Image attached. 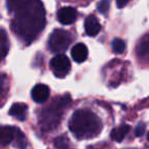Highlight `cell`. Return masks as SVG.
Returning a JSON list of instances; mask_svg holds the SVG:
<instances>
[{
	"mask_svg": "<svg viewBox=\"0 0 149 149\" xmlns=\"http://www.w3.org/2000/svg\"><path fill=\"white\" fill-rule=\"evenodd\" d=\"M30 0H6V6L8 11L10 13H15V10L23 6L25 3H27Z\"/></svg>",
	"mask_w": 149,
	"mask_h": 149,
	"instance_id": "9a60e30c",
	"label": "cell"
},
{
	"mask_svg": "<svg viewBox=\"0 0 149 149\" xmlns=\"http://www.w3.org/2000/svg\"><path fill=\"white\" fill-rule=\"evenodd\" d=\"M15 141V146L19 149H25L27 147V141L24 136V134L21 132L19 129L15 128V134H13V140Z\"/></svg>",
	"mask_w": 149,
	"mask_h": 149,
	"instance_id": "5bb4252c",
	"label": "cell"
},
{
	"mask_svg": "<svg viewBox=\"0 0 149 149\" xmlns=\"http://www.w3.org/2000/svg\"><path fill=\"white\" fill-rule=\"evenodd\" d=\"M7 84V77L6 74H0V95L4 92L5 88H6Z\"/></svg>",
	"mask_w": 149,
	"mask_h": 149,
	"instance_id": "ffe728a7",
	"label": "cell"
},
{
	"mask_svg": "<svg viewBox=\"0 0 149 149\" xmlns=\"http://www.w3.org/2000/svg\"><path fill=\"white\" fill-rule=\"evenodd\" d=\"M50 90L48 86L44 84H38L32 89V99L37 103L45 102L49 98Z\"/></svg>",
	"mask_w": 149,
	"mask_h": 149,
	"instance_id": "52a82bcc",
	"label": "cell"
},
{
	"mask_svg": "<svg viewBox=\"0 0 149 149\" xmlns=\"http://www.w3.org/2000/svg\"><path fill=\"white\" fill-rule=\"evenodd\" d=\"M50 66L53 74L57 78H63L70 70V62L68 58L63 54H58L54 56L50 61Z\"/></svg>",
	"mask_w": 149,
	"mask_h": 149,
	"instance_id": "5b68a950",
	"label": "cell"
},
{
	"mask_svg": "<svg viewBox=\"0 0 149 149\" xmlns=\"http://www.w3.org/2000/svg\"><path fill=\"white\" fill-rule=\"evenodd\" d=\"M72 35L64 30H54L48 39V48L52 52H63L72 43Z\"/></svg>",
	"mask_w": 149,
	"mask_h": 149,
	"instance_id": "277c9868",
	"label": "cell"
},
{
	"mask_svg": "<svg viewBox=\"0 0 149 149\" xmlns=\"http://www.w3.org/2000/svg\"><path fill=\"white\" fill-rule=\"evenodd\" d=\"M28 106L24 103H15L9 109V114L19 120H25L27 118Z\"/></svg>",
	"mask_w": 149,
	"mask_h": 149,
	"instance_id": "30bf717a",
	"label": "cell"
},
{
	"mask_svg": "<svg viewBox=\"0 0 149 149\" xmlns=\"http://www.w3.org/2000/svg\"><path fill=\"white\" fill-rule=\"evenodd\" d=\"M145 133V125L143 123L137 125L136 129H135V136L136 137H141L143 136Z\"/></svg>",
	"mask_w": 149,
	"mask_h": 149,
	"instance_id": "44dd1931",
	"label": "cell"
},
{
	"mask_svg": "<svg viewBox=\"0 0 149 149\" xmlns=\"http://www.w3.org/2000/svg\"><path fill=\"white\" fill-rule=\"evenodd\" d=\"M68 128L78 139H91L100 134L102 123L91 110L78 109L72 113L68 123Z\"/></svg>",
	"mask_w": 149,
	"mask_h": 149,
	"instance_id": "7a4b0ae2",
	"label": "cell"
},
{
	"mask_svg": "<svg viewBox=\"0 0 149 149\" xmlns=\"http://www.w3.org/2000/svg\"><path fill=\"white\" fill-rule=\"evenodd\" d=\"M131 0H116V5H118V8H123L125 7Z\"/></svg>",
	"mask_w": 149,
	"mask_h": 149,
	"instance_id": "7402d4cb",
	"label": "cell"
},
{
	"mask_svg": "<svg viewBox=\"0 0 149 149\" xmlns=\"http://www.w3.org/2000/svg\"><path fill=\"white\" fill-rule=\"evenodd\" d=\"M15 128L13 127H0V145H6L13 142Z\"/></svg>",
	"mask_w": 149,
	"mask_h": 149,
	"instance_id": "8fae6325",
	"label": "cell"
},
{
	"mask_svg": "<svg viewBox=\"0 0 149 149\" xmlns=\"http://www.w3.org/2000/svg\"><path fill=\"white\" fill-rule=\"evenodd\" d=\"M78 17L77 10L74 7H62L57 13V19L62 25H72L76 22Z\"/></svg>",
	"mask_w": 149,
	"mask_h": 149,
	"instance_id": "8992f818",
	"label": "cell"
},
{
	"mask_svg": "<svg viewBox=\"0 0 149 149\" xmlns=\"http://www.w3.org/2000/svg\"><path fill=\"white\" fill-rule=\"evenodd\" d=\"M15 13L11 29L22 41L30 44L45 27L46 17L43 3L40 0H30Z\"/></svg>",
	"mask_w": 149,
	"mask_h": 149,
	"instance_id": "6da1fadb",
	"label": "cell"
},
{
	"mask_svg": "<svg viewBox=\"0 0 149 149\" xmlns=\"http://www.w3.org/2000/svg\"><path fill=\"white\" fill-rule=\"evenodd\" d=\"M0 50L2 51L3 55H6L8 50V40H7L6 32L4 30H0Z\"/></svg>",
	"mask_w": 149,
	"mask_h": 149,
	"instance_id": "2e32d148",
	"label": "cell"
},
{
	"mask_svg": "<svg viewBox=\"0 0 149 149\" xmlns=\"http://www.w3.org/2000/svg\"><path fill=\"white\" fill-rule=\"evenodd\" d=\"M109 5H110V2L109 0H101L99 3H98V11L102 15H106L109 10Z\"/></svg>",
	"mask_w": 149,
	"mask_h": 149,
	"instance_id": "d6986e66",
	"label": "cell"
},
{
	"mask_svg": "<svg viewBox=\"0 0 149 149\" xmlns=\"http://www.w3.org/2000/svg\"><path fill=\"white\" fill-rule=\"evenodd\" d=\"M84 27H85L86 34L88 36H91V37L96 36L100 32V30H101V26H100L99 22H98V19L94 15L87 17V19H85Z\"/></svg>",
	"mask_w": 149,
	"mask_h": 149,
	"instance_id": "ba28073f",
	"label": "cell"
},
{
	"mask_svg": "<svg viewBox=\"0 0 149 149\" xmlns=\"http://www.w3.org/2000/svg\"><path fill=\"white\" fill-rule=\"evenodd\" d=\"M3 56H4V55H3L2 51H1V50H0V60H1V58H2V57H3Z\"/></svg>",
	"mask_w": 149,
	"mask_h": 149,
	"instance_id": "603a6c76",
	"label": "cell"
},
{
	"mask_svg": "<svg viewBox=\"0 0 149 149\" xmlns=\"http://www.w3.org/2000/svg\"><path fill=\"white\" fill-rule=\"evenodd\" d=\"M68 141L65 137H58L54 140V145L57 149H68Z\"/></svg>",
	"mask_w": 149,
	"mask_h": 149,
	"instance_id": "ac0fdd59",
	"label": "cell"
},
{
	"mask_svg": "<svg viewBox=\"0 0 149 149\" xmlns=\"http://www.w3.org/2000/svg\"><path fill=\"white\" fill-rule=\"evenodd\" d=\"M111 48H112V51H113L114 53L120 54L125 51V49H126V44H125V42L123 41L122 39L116 38V39H114L113 41H112Z\"/></svg>",
	"mask_w": 149,
	"mask_h": 149,
	"instance_id": "e0dca14e",
	"label": "cell"
},
{
	"mask_svg": "<svg viewBox=\"0 0 149 149\" xmlns=\"http://www.w3.org/2000/svg\"><path fill=\"white\" fill-rule=\"evenodd\" d=\"M72 57L76 62H84L88 57L87 46L83 43L76 44L72 49Z\"/></svg>",
	"mask_w": 149,
	"mask_h": 149,
	"instance_id": "9c48e42d",
	"label": "cell"
},
{
	"mask_svg": "<svg viewBox=\"0 0 149 149\" xmlns=\"http://www.w3.org/2000/svg\"><path fill=\"white\" fill-rule=\"evenodd\" d=\"M137 52L138 55L141 57H144L149 54V34H147L145 37L142 38L137 48Z\"/></svg>",
	"mask_w": 149,
	"mask_h": 149,
	"instance_id": "4fadbf2b",
	"label": "cell"
},
{
	"mask_svg": "<svg viewBox=\"0 0 149 149\" xmlns=\"http://www.w3.org/2000/svg\"><path fill=\"white\" fill-rule=\"evenodd\" d=\"M70 96L63 95L56 97L48 106L40 111L39 113V126L42 131L49 132L57 128L60 124L64 109L70 105Z\"/></svg>",
	"mask_w": 149,
	"mask_h": 149,
	"instance_id": "3957f363",
	"label": "cell"
},
{
	"mask_svg": "<svg viewBox=\"0 0 149 149\" xmlns=\"http://www.w3.org/2000/svg\"><path fill=\"white\" fill-rule=\"evenodd\" d=\"M129 131H130V126H128V125H122L118 128H116L111 131L110 137L116 142H122L125 137L127 136V134L129 133Z\"/></svg>",
	"mask_w": 149,
	"mask_h": 149,
	"instance_id": "7c38bea8",
	"label": "cell"
},
{
	"mask_svg": "<svg viewBox=\"0 0 149 149\" xmlns=\"http://www.w3.org/2000/svg\"><path fill=\"white\" fill-rule=\"evenodd\" d=\"M147 139H148V141H149V132H148V135H147Z\"/></svg>",
	"mask_w": 149,
	"mask_h": 149,
	"instance_id": "cb8c5ba5",
	"label": "cell"
}]
</instances>
